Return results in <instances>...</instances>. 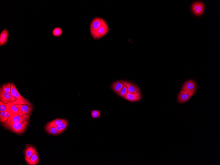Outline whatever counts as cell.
<instances>
[{"instance_id": "6da1fadb", "label": "cell", "mask_w": 220, "mask_h": 165, "mask_svg": "<svg viewBox=\"0 0 220 165\" xmlns=\"http://www.w3.org/2000/svg\"><path fill=\"white\" fill-rule=\"evenodd\" d=\"M29 123V120L22 122L6 124L4 126L14 133L21 134L25 132L28 127Z\"/></svg>"}, {"instance_id": "7a4b0ae2", "label": "cell", "mask_w": 220, "mask_h": 165, "mask_svg": "<svg viewBox=\"0 0 220 165\" xmlns=\"http://www.w3.org/2000/svg\"><path fill=\"white\" fill-rule=\"evenodd\" d=\"M10 93L16 99V100L12 103L16 105L25 104L30 106H33L32 104L29 100L21 95L16 86L13 83H11Z\"/></svg>"}, {"instance_id": "3957f363", "label": "cell", "mask_w": 220, "mask_h": 165, "mask_svg": "<svg viewBox=\"0 0 220 165\" xmlns=\"http://www.w3.org/2000/svg\"><path fill=\"white\" fill-rule=\"evenodd\" d=\"M30 115H22L19 113L10 114L6 124L25 121L30 120Z\"/></svg>"}, {"instance_id": "277c9868", "label": "cell", "mask_w": 220, "mask_h": 165, "mask_svg": "<svg viewBox=\"0 0 220 165\" xmlns=\"http://www.w3.org/2000/svg\"><path fill=\"white\" fill-rule=\"evenodd\" d=\"M109 31V27L106 22L91 34L94 39H98L107 34Z\"/></svg>"}, {"instance_id": "5b68a950", "label": "cell", "mask_w": 220, "mask_h": 165, "mask_svg": "<svg viewBox=\"0 0 220 165\" xmlns=\"http://www.w3.org/2000/svg\"><path fill=\"white\" fill-rule=\"evenodd\" d=\"M195 93L181 89L177 96L178 101L180 103H184L188 101Z\"/></svg>"}, {"instance_id": "8992f818", "label": "cell", "mask_w": 220, "mask_h": 165, "mask_svg": "<svg viewBox=\"0 0 220 165\" xmlns=\"http://www.w3.org/2000/svg\"><path fill=\"white\" fill-rule=\"evenodd\" d=\"M0 100L3 103L8 104L15 101L16 99L11 93L5 92L0 89Z\"/></svg>"}, {"instance_id": "52a82bcc", "label": "cell", "mask_w": 220, "mask_h": 165, "mask_svg": "<svg viewBox=\"0 0 220 165\" xmlns=\"http://www.w3.org/2000/svg\"><path fill=\"white\" fill-rule=\"evenodd\" d=\"M197 89V85L196 82L192 80L186 81L181 87V89L192 93H195Z\"/></svg>"}, {"instance_id": "ba28073f", "label": "cell", "mask_w": 220, "mask_h": 165, "mask_svg": "<svg viewBox=\"0 0 220 165\" xmlns=\"http://www.w3.org/2000/svg\"><path fill=\"white\" fill-rule=\"evenodd\" d=\"M204 4L200 2H196L193 3L191 6L192 12L197 16H200L203 14L204 10Z\"/></svg>"}, {"instance_id": "9c48e42d", "label": "cell", "mask_w": 220, "mask_h": 165, "mask_svg": "<svg viewBox=\"0 0 220 165\" xmlns=\"http://www.w3.org/2000/svg\"><path fill=\"white\" fill-rule=\"evenodd\" d=\"M106 22L103 19L97 17L93 19L90 25L91 34L96 31Z\"/></svg>"}, {"instance_id": "30bf717a", "label": "cell", "mask_w": 220, "mask_h": 165, "mask_svg": "<svg viewBox=\"0 0 220 165\" xmlns=\"http://www.w3.org/2000/svg\"><path fill=\"white\" fill-rule=\"evenodd\" d=\"M19 114L22 115H30L33 109V106L23 104V105H16Z\"/></svg>"}, {"instance_id": "8fae6325", "label": "cell", "mask_w": 220, "mask_h": 165, "mask_svg": "<svg viewBox=\"0 0 220 165\" xmlns=\"http://www.w3.org/2000/svg\"><path fill=\"white\" fill-rule=\"evenodd\" d=\"M25 158L30 159L32 155L35 153H38L35 146L30 144L26 146L24 150Z\"/></svg>"}, {"instance_id": "7c38bea8", "label": "cell", "mask_w": 220, "mask_h": 165, "mask_svg": "<svg viewBox=\"0 0 220 165\" xmlns=\"http://www.w3.org/2000/svg\"><path fill=\"white\" fill-rule=\"evenodd\" d=\"M125 99L131 102H135L140 101L141 100V97L140 92L135 93H131L128 92L124 97Z\"/></svg>"}, {"instance_id": "4fadbf2b", "label": "cell", "mask_w": 220, "mask_h": 165, "mask_svg": "<svg viewBox=\"0 0 220 165\" xmlns=\"http://www.w3.org/2000/svg\"><path fill=\"white\" fill-rule=\"evenodd\" d=\"M9 36L8 30L5 28L0 33V46L2 47L7 43Z\"/></svg>"}, {"instance_id": "5bb4252c", "label": "cell", "mask_w": 220, "mask_h": 165, "mask_svg": "<svg viewBox=\"0 0 220 165\" xmlns=\"http://www.w3.org/2000/svg\"><path fill=\"white\" fill-rule=\"evenodd\" d=\"M25 159L28 165H36L39 162V156L38 153H35L32 155L30 159L26 158Z\"/></svg>"}, {"instance_id": "9a60e30c", "label": "cell", "mask_w": 220, "mask_h": 165, "mask_svg": "<svg viewBox=\"0 0 220 165\" xmlns=\"http://www.w3.org/2000/svg\"><path fill=\"white\" fill-rule=\"evenodd\" d=\"M124 84V85L127 86L128 92L131 93H135L140 91V89L135 85L130 83V82L121 81Z\"/></svg>"}, {"instance_id": "2e32d148", "label": "cell", "mask_w": 220, "mask_h": 165, "mask_svg": "<svg viewBox=\"0 0 220 165\" xmlns=\"http://www.w3.org/2000/svg\"><path fill=\"white\" fill-rule=\"evenodd\" d=\"M45 129L48 134L52 135H57L62 133L58 131L56 128L53 127L48 123L46 126Z\"/></svg>"}, {"instance_id": "e0dca14e", "label": "cell", "mask_w": 220, "mask_h": 165, "mask_svg": "<svg viewBox=\"0 0 220 165\" xmlns=\"http://www.w3.org/2000/svg\"><path fill=\"white\" fill-rule=\"evenodd\" d=\"M10 116V113L8 111L0 112L1 122L3 124V125L7 123Z\"/></svg>"}, {"instance_id": "ac0fdd59", "label": "cell", "mask_w": 220, "mask_h": 165, "mask_svg": "<svg viewBox=\"0 0 220 165\" xmlns=\"http://www.w3.org/2000/svg\"><path fill=\"white\" fill-rule=\"evenodd\" d=\"M124 85L121 81H118L113 84L112 88L115 92L119 93Z\"/></svg>"}, {"instance_id": "d6986e66", "label": "cell", "mask_w": 220, "mask_h": 165, "mask_svg": "<svg viewBox=\"0 0 220 165\" xmlns=\"http://www.w3.org/2000/svg\"><path fill=\"white\" fill-rule=\"evenodd\" d=\"M68 122L66 120H65L64 122L57 126L56 128L58 131L62 133L66 129L68 125Z\"/></svg>"}, {"instance_id": "ffe728a7", "label": "cell", "mask_w": 220, "mask_h": 165, "mask_svg": "<svg viewBox=\"0 0 220 165\" xmlns=\"http://www.w3.org/2000/svg\"><path fill=\"white\" fill-rule=\"evenodd\" d=\"M8 112L10 114L17 113L18 109L16 104L12 103H8Z\"/></svg>"}, {"instance_id": "44dd1931", "label": "cell", "mask_w": 220, "mask_h": 165, "mask_svg": "<svg viewBox=\"0 0 220 165\" xmlns=\"http://www.w3.org/2000/svg\"><path fill=\"white\" fill-rule=\"evenodd\" d=\"M52 33L54 37H59L62 35L63 30L61 27H57L53 30Z\"/></svg>"}, {"instance_id": "7402d4cb", "label": "cell", "mask_w": 220, "mask_h": 165, "mask_svg": "<svg viewBox=\"0 0 220 165\" xmlns=\"http://www.w3.org/2000/svg\"><path fill=\"white\" fill-rule=\"evenodd\" d=\"M65 120L64 119H56L48 123L53 127H56L57 126L63 123Z\"/></svg>"}, {"instance_id": "603a6c76", "label": "cell", "mask_w": 220, "mask_h": 165, "mask_svg": "<svg viewBox=\"0 0 220 165\" xmlns=\"http://www.w3.org/2000/svg\"><path fill=\"white\" fill-rule=\"evenodd\" d=\"M2 91L7 93H10L11 90V83H9L3 85L1 88Z\"/></svg>"}, {"instance_id": "cb8c5ba5", "label": "cell", "mask_w": 220, "mask_h": 165, "mask_svg": "<svg viewBox=\"0 0 220 165\" xmlns=\"http://www.w3.org/2000/svg\"><path fill=\"white\" fill-rule=\"evenodd\" d=\"M128 92V88L126 85H124L123 87L119 93H117V94L121 97L124 98V97L127 94Z\"/></svg>"}, {"instance_id": "d4e9b609", "label": "cell", "mask_w": 220, "mask_h": 165, "mask_svg": "<svg viewBox=\"0 0 220 165\" xmlns=\"http://www.w3.org/2000/svg\"><path fill=\"white\" fill-rule=\"evenodd\" d=\"M8 111V104L0 101V112Z\"/></svg>"}, {"instance_id": "484cf974", "label": "cell", "mask_w": 220, "mask_h": 165, "mask_svg": "<svg viewBox=\"0 0 220 165\" xmlns=\"http://www.w3.org/2000/svg\"><path fill=\"white\" fill-rule=\"evenodd\" d=\"M100 115V112L98 110H93L91 112V116L94 118H98Z\"/></svg>"}]
</instances>
